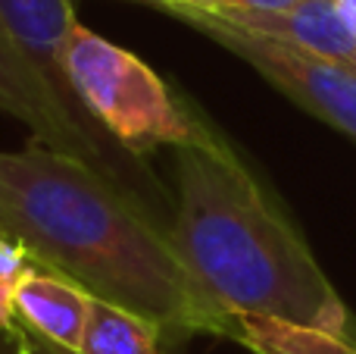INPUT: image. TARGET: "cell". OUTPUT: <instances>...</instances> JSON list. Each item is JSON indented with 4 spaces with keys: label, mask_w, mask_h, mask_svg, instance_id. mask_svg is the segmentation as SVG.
<instances>
[{
    "label": "cell",
    "mask_w": 356,
    "mask_h": 354,
    "mask_svg": "<svg viewBox=\"0 0 356 354\" xmlns=\"http://www.w3.org/2000/svg\"><path fill=\"white\" fill-rule=\"evenodd\" d=\"M0 232L91 298L160 336H228L232 317L197 288L147 201L41 141L0 151Z\"/></svg>",
    "instance_id": "6da1fadb"
},
{
    "label": "cell",
    "mask_w": 356,
    "mask_h": 354,
    "mask_svg": "<svg viewBox=\"0 0 356 354\" xmlns=\"http://www.w3.org/2000/svg\"><path fill=\"white\" fill-rule=\"evenodd\" d=\"M166 238L197 288L228 317L253 314L344 336L341 295L222 138L178 148Z\"/></svg>",
    "instance_id": "7a4b0ae2"
},
{
    "label": "cell",
    "mask_w": 356,
    "mask_h": 354,
    "mask_svg": "<svg viewBox=\"0 0 356 354\" xmlns=\"http://www.w3.org/2000/svg\"><path fill=\"white\" fill-rule=\"evenodd\" d=\"M66 72L81 110L135 160H144L156 148L178 151L219 138L178 104L141 56L81 22L69 35Z\"/></svg>",
    "instance_id": "3957f363"
},
{
    "label": "cell",
    "mask_w": 356,
    "mask_h": 354,
    "mask_svg": "<svg viewBox=\"0 0 356 354\" xmlns=\"http://www.w3.org/2000/svg\"><path fill=\"white\" fill-rule=\"evenodd\" d=\"M163 10L169 16L188 22L191 29L203 31L207 38H213L216 44L232 50L244 63H250L263 79H269L275 88H282L288 98H294L309 113H316L319 119L332 123L334 129L356 138V72L353 69L338 66V63L325 60V56L297 50L291 44L234 29V25L222 22V19L209 16V13L188 10V6H163Z\"/></svg>",
    "instance_id": "277c9868"
},
{
    "label": "cell",
    "mask_w": 356,
    "mask_h": 354,
    "mask_svg": "<svg viewBox=\"0 0 356 354\" xmlns=\"http://www.w3.org/2000/svg\"><path fill=\"white\" fill-rule=\"evenodd\" d=\"M75 10L69 0H0V29L10 38V44L22 54V60L35 69V75L47 85V91L54 94V100L60 104V110L69 116V123L94 144L100 148L110 160H116L125 173L131 176V182L138 185V192L156 188V179L150 176V169L144 167V160H135L131 154H125L116 141L104 135L97 123L81 110L79 98H75L72 79L66 72V47L69 35L75 29ZM147 198V194H144ZM150 201V198H147Z\"/></svg>",
    "instance_id": "5b68a950"
},
{
    "label": "cell",
    "mask_w": 356,
    "mask_h": 354,
    "mask_svg": "<svg viewBox=\"0 0 356 354\" xmlns=\"http://www.w3.org/2000/svg\"><path fill=\"white\" fill-rule=\"evenodd\" d=\"M0 113L19 119L22 125L31 129V141H41L47 148L69 154L75 160H81L85 167H91L94 173H100L104 179H110L113 185H119L122 192L135 194V198L147 201L138 185L131 182V176L119 167L116 160L104 154L100 148H94L72 123L60 110V104L54 100V94L47 91L41 79L35 75V69L22 60L16 47L10 44V38L0 29ZM150 204V201H147Z\"/></svg>",
    "instance_id": "8992f818"
},
{
    "label": "cell",
    "mask_w": 356,
    "mask_h": 354,
    "mask_svg": "<svg viewBox=\"0 0 356 354\" xmlns=\"http://www.w3.org/2000/svg\"><path fill=\"white\" fill-rule=\"evenodd\" d=\"M209 16L250 31V35H263L272 41L291 44L297 50H307V54L325 56L356 72V41L341 22L334 0H307L300 6L278 13H209Z\"/></svg>",
    "instance_id": "52a82bcc"
},
{
    "label": "cell",
    "mask_w": 356,
    "mask_h": 354,
    "mask_svg": "<svg viewBox=\"0 0 356 354\" xmlns=\"http://www.w3.org/2000/svg\"><path fill=\"white\" fill-rule=\"evenodd\" d=\"M91 295L72 279L31 261L16 286L19 326L50 345L79 351L85 339Z\"/></svg>",
    "instance_id": "ba28073f"
},
{
    "label": "cell",
    "mask_w": 356,
    "mask_h": 354,
    "mask_svg": "<svg viewBox=\"0 0 356 354\" xmlns=\"http://www.w3.org/2000/svg\"><path fill=\"white\" fill-rule=\"evenodd\" d=\"M228 339L247 345L253 354H356V345L338 332L284 323L272 317H253V314L232 317Z\"/></svg>",
    "instance_id": "9c48e42d"
},
{
    "label": "cell",
    "mask_w": 356,
    "mask_h": 354,
    "mask_svg": "<svg viewBox=\"0 0 356 354\" xmlns=\"http://www.w3.org/2000/svg\"><path fill=\"white\" fill-rule=\"evenodd\" d=\"M79 354H163L160 332L147 320L91 298Z\"/></svg>",
    "instance_id": "30bf717a"
},
{
    "label": "cell",
    "mask_w": 356,
    "mask_h": 354,
    "mask_svg": "<svg viewBox=\"0 0 356 354\" xmlns=\"http://www.w3.org/2000/svg\"><path fill=\"white\" fill-rule=\"evenodd\" d=\"M300 3H307V0H175L166 6H188V10L200 13H278Z\"/></svg>",
    "instance_id": "8fae6325"
},
{
    "label": "cell",
    "mask_w": 356,
    "mask_h": 354,
    "mask_svg": "<svg viewBox=\"0 0 356 354\" xmlns=\"http://www.w3.org/2000/svg\"><path fill=\"white\" fill-rule=\"evenodd\" d=\"M16 286H19V279H0V332H6V336H16L19 332Z\"/></svg>",
    "instance_id": "7c38bea8"
},
{
    "label": "cell",
    "mask_w": 356,
    "mask_h": 354,
    "mask_svg": "<svg viewBox=\"0 0 356 354\" xmlns=\"http://www.w3.org/2000/svg\"><path fill=\"white\" fill-rule=\"evenodd\" d=\"M0 354H38L31 348V342L25 339L22 326H19L16 336H6V332H0Z\"/></svg>",
    "instance_id": "4fadbf2b"
},
{
    "label": "cell",
    "mask_w": 356,
    "mask_h": 354,
    "mask_svg": "<svg viewBox=\"0 0 356 354\" xmlns=\"http://www.w3.org/2000/svg\"><path fill=\"white\" fill-rule=\"evenodd\" d=\"M334 10H338L344 29L350 31V38L356 41V0H334Z\"/></svg>",
    "instance_id": "5bb4252c"
},
{
    "label": "cell",
    "mask_w": 356,
    "mask_h": 354,
    "mask_svg": "<svg viewBox=\"0 0 356 354\" xmlns=\"http://www.w3.org/2000/svg\"><path fill=\"white\" fill-rule=\"evenodd\" d=\"M25 332V339L31 342V348H35L38 354H79V351H69V348H60V345H50V342H44V339H38V336H31L29 330H22Z\"/></svg>",
    "instance_id": "9a60e30c"
},
{
    "label": "cell",
    "mask_w": 356,
    "mask_h": 354,
    "mask_svg": "<svg viewBox=\"0 0 356 354\" xmlns=\"http://www.w3.org/2000/svg\"><path fill=\"white\" fill-rule=\"evenodd\" d=\"M141 3H150V6H166V3H175V0H141Z\"/></svg>",
    "instance_id": "2e32d148"
}]
</instances>
